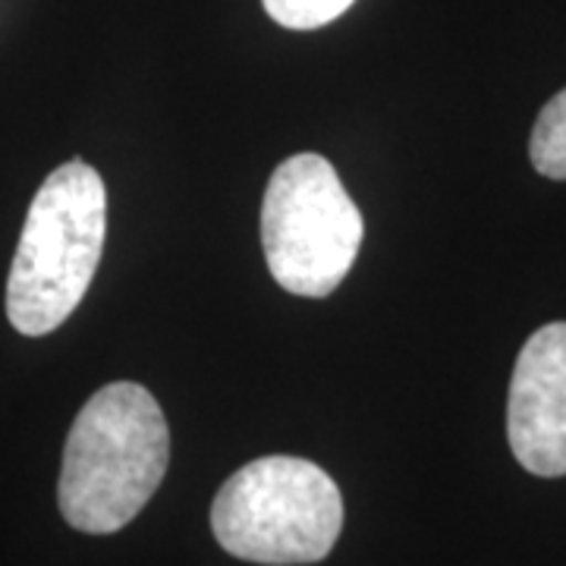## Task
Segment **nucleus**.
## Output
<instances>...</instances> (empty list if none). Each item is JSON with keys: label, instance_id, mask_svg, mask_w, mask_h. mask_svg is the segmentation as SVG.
<instances>
[{"label": "nucleus", "instance_id": "obj_5", "mask_svg": "<svg viewBox=\"0 0 566 566\" xmlns=\"http://www.w3.org/2000/svg\"><path fill=\"white\" fill-rule=\"evenodd\" d=\"M506 438L520 465L542 475H566V322L538 327L510 378Z\"/></svg>", "mask_w": 566, "mask_h": 566}, {"label": "nucleus", "instance_id": "obj_6", "mask_svg": "<svg viewBox=\"0 0 566 566\" xmlns=\"http://www.w3.org/2000/svg\"><path fill=\"white\" fill-rule=\"evenodd\" d=\"M528 158L547 180H566V88L542 107L528 139Z\"/></svg>", "mask_w": 566, "mask_h": 566}, {"label": "nucleus", "instance_id": "obj_3", "mask_svg": "<svg viewBox=\"0 0 566 566\" xmlns=\"http://www.w3.org/2000/svg\"><path fill=\"white\" fill-rule=\"evenodd\" d=\"M211 528L237 560L318 564L340 538L344 497L322 465L300 457H262L223 482L211 504Z\"/></svg>", "mask_w": 566, "mask_h": 566}, {"label": "nucleus", "instance_id": "obj_7", "mask_svg": "<svg viewBox=\"0 0 566 566\" xmlns=\"http://www.w3.org/2000/svg\"><path fill=\"white\" fill-rule=\"evenodd\" d=\"M268 17L283 29H322L327 22L340 20L356 0H262Z\"/></svg>", "mask_w": 566, "mask_h": 566}, {"label": "nucleus", "instance_id": "obj_2", "mask_svg": "<svg viewBox=\"0 0 566 566\" xmlns=\"http://www.w3.org/2000/svg\"><path fill=\"white\" fill-rule=\"evenodd\" d=\"M107 189L85 161H66L41 182L7 277V318L25 337L57 331L102 264Z\"/></svg>", "mask_w": 566, "mask_h": 566}, {"label": "nucleus", "instance_id": "obj_4", "mask_svg": "<svg viewBox=\"0 0 566 566\" xmlns=\"http://www.w3.org/2000/svg\"><path fill=\"white\" fill-rule=\"evenodd\" d=\"M359 205L322 155H293L271 174L262 202V245L271 277L293 296H331L363 245Z\"/></svg>", "mask_w": 566, "mask_h": 566}, {"label": "nucleus", "instance_id": "obj_1", "mask_svg": "<svg viewBox=\"0 0 566 566\" xmlns=\"http://www.w3.org/2000/svg\"><path fill=\"white\" fill-rule=\"evenodd\" d=\"M170 463V428L158 400L133 381L102 387L82 406L63 447L57 504L85 535L129 526Z\"/></svg>", "mask_w": 566, "mask_h": 566}]
</instances>
